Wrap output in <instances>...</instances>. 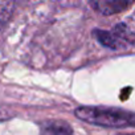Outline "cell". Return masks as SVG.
<instances>
[{"mask_svg":"<svg viewBox=\"0 0 135 135\" xmlns=\"http://www.w3.org/2000/svg\"><path fill=\"white\" fill-rule=\"evenodd\" d=\"M41 135H73L72 127L64 120H46L40 127Z\"/></svg>","mask_w":135,"mask_h":135,"instance_id":"3957f363","label":"cell"},{"mask_svg":"<svg viewBox=\"0 0 135 135\" xmlns=\"http://www.w3.org/2000/svg\"><path fill=\"white\" fill-rule=\"evenodd\" d=\"M90 6L102 15H114L122 12L132 6V2H123V0H101V2H91Z\"/></svg>","mask_w":135,"mask_h":135,"instance_id":"7a4b0ae2","label":"cell"},{"mask_svg":"<svg viewBox=\"0 0 135 135\" xmlns=\"http://www.w3.org/2000/svg\"><path fill=\"white\" fill-rule=\"evenodd\" d=\"M118 135H134V134H118Z\"/></svg>","mask_w":135,"mask_h":135,"instance_id":"8992f818","label":"cell"},{"mask_svg":"<svg viewBox=\"0 0 135 135\" xmlns=\"http://www.w3.org/2000/svg\"><path fill=\"white\" fill-rule=\"evenodd\" d=\"M93 35L94 37L103 45V46H107L110 49H122V48H126V45L118 40L113 33L111 31H102V29H94L93 31Z\"/></svg>","mask_w":135,"mask_h":135,"instance_id":"5b68a950","label":"cell"},{"mask_svg":"<svg viewBox=\"0 0 135 135\" xmlns=\"http://www.w3.org/2000/svg\"><path fill=\"white\" fill-rule=\"evenodd\" d=\"M134 25H132V21H124V23H119L117 24L111 33L118 38L126 46H132L134 45V41H135V37H134Z\"/></svg>","mask_w":135,"mask_h":135,"instance_id":"277c9868","label":"cell"},{"mask_svg":"<svg viewBox=\"0 0 135 135\" xmlns=\"http://www.w3.org/2000/svg\"><path fill=\"white\" fill-rule=\"evenodd\" d=\"M78 119L101 127H132L134 114L127 110L114 107H98V106H80L74 110Z\"/></svg>","mask_w":135,"mask_h":135,"instance_id":"6da1fadb","label":"cell"}]
</instances>
